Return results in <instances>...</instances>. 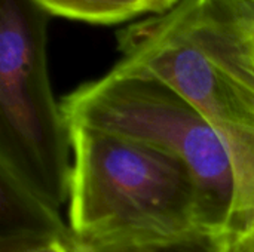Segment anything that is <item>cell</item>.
Listing matches in <instances>:
<instances>
[{
	"label": "cell",
	"instance_id": "cell-1",
	"mask_svg": "<svg viewBox=\"0 0 254 252\" xmlns=\"http://www.w3.org/2000/svg\"><path fill=\"white\" fill-rule=\"evenodd\" d=\"M121 62L171 86L211 126L235 175L228 235L254 226V0H182L118 33ZM226 235V236H228Z\"/></svg>",
	"mask_w": 254,
	"mask_h": 252
},
{
	"label": "cell",
	"instance_id": "cell-2",
	"mask_svg": "<svg viewBox=\"0 0 254 252\" xmlns=\"http://www.w3.org/2000/svg\"><path fill=\"white\" fill-rule=\"evenodd\" d=\"M68 129L70 239L116 245L204 230L196 180L179 157L85 126Z\"/></svg>",
	"mask_w": 254,
	"mask_h": 252
},
{
	"label": "cell",
	"instance_id": "cell-3",
	"mask_svg": "<svg viewBox=\"0 0 254 252\" xmlns=\"http://www.w3.org/2000/svg\"><path fill=\"white\" fill-rule=\"evenodd\" d=\"M68 126H85L167 151L188 165L201 198L202 229L231 230L235 175L231 157L205 119L171 86L121 61L61 102Z\"/></svg>",
	"mask_w": 254,
	"mask_h": 252
},
{
	"label": "cell",
	"instance_id": "cell-4",
	"mask_svg": "<svg viewBox=\"0 0 254 252\" xmlns=\"http://www.w3.org/2000/svg\"><path fill=\"white\" fill-rule=\"evenodd\" d=\"M70 153L48 71V13L31 0H0V171L60 211Z\"/></svg>",
	"mask_w": 254,
	"mask_h": 252
},
{
	"label": "cell",
	"instance_id": "cell-5",
	"mask_svg": "<svg viewBox=\"0 0 254 252\" xmlns=\"http://www.w3.org/2000/svg\"><path fill=\"white\" fill-rule=\"evenodd\" d=\"M1 252H25L54 241L70 242L68 226L51 208L10 175L0 171Z\"/></svg>",
	"mask_w": 254,
	"mask_h": 252
},
{
	"label": "cell",
	"instance_id": "cell-6",
	"mask_svg": "<svg viewBox=\"0 0 254 252\" xmlns=\"http://www.w3.org/2000/svg\"><path fill=\"white\" fill-rule=\"evenodd\" d=\"M43 12L73 21L113 25L132 19L146 9L140 0H31Z\"/></svg>",
	"mask_w": 254,
	"mask_h": 252
},
{
	"label": "cell",
	"instance_id": "cell-7",
	"mask_svg": "<svg viewBox=\"0 0 254 252\" xmlns=\"http://www.w3.org/2000/svg\"><path fill=\"white\" fill-rule=\"evenodd\" d=\"M70 248L71 252H220L222 236L196 230L174 239L116 245H89L70 239Z\"/></svg>",
	"mask_w": 254,
	"mask_h": 252
},
{
	"label": "cell",
	"instance_id": "cell-8",
	"mask_svg": "<svg viewBox=\"0 0 254 252\" xmlns=\"http://www.w3.org/2000/svg\"><path fill=\"white\" fill-rule=\"evenodd\" d=\"M220 252H254V226L247 232L223 236Z\"/></svg>",
	"mask_w": 254,
	"mask_h": 252
},
{
	"label": "cell",
	"instance_id": "cell-9",
	"mask_svg": "<svg viewBox=\"0 0 254 252\" xmlns=\"http://www.w3.org/2000/svg\"><path fill=\"white\" fill-rule=\"evenodd\" d=\"M146 9V12L155 13V15H164L170 10H173L182 0H140Z\"/></svg>",
	"mask_w": 254,
	"mask_h": 252
},
{
	"label": "cell",
	"instance_id": "cell-10",
	"mask_svg": "<svg viewBox=\"0 0 254 252\" xmlns=\"http://www.w3.org/2000/svg\"><path fill=\"white\" fill-rule=\"evenodd\" d=\"M25 252H71L70 248V242H64V241H54L49 244H45L42 247L28 250Z\"/></svg>",
	"mask_w": 254,
	"mask_h": 252
}]
</instances>
